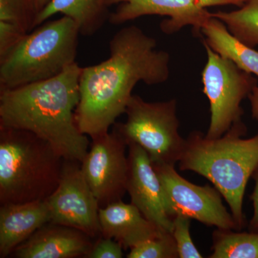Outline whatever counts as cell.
Wrapping results in <instances>:
<instances>
[{
    "label": "cell",
    "instance_id": "cell-1",
    "mask_svg": "<svg viewBox=\"0 0 258 258\" xmlns=\"http://www.w3.org/2000/svg\"><path fill=\"white\" fill-rule=\"evenodd\" d=\"M155 39L135 25L118 30L109 42L110 55L100 63L81 68L76 124L91 139L108 133L125 113L136 85L165 83L170 55L157 50Z\"/></svg>",
    "mask_w": 258,
    "mask_h": 258
},
{
    "label": "cell",
    "instance_id": "cell-7",
    "mask_svg": "<svg viewBox=\"0 0 258 258\" xmlns=\"http://www.w3.org/2000/svg\"><path fill=\"white\" fill-rule=\"evenodd\" d=\"M203 43L208 60L202 74V81L210 111V125L205 135L209 139H217L234 123L242 120L244 110L241 103L257 87V81L254 75Z\"/></svg>",
    "mask_w": 258,
    "mask_h": 258
},
{
    "label": "cell",
    "instance_id": "cell-2",
    "mask_svg": "<svg viewBox=\"0 0 258 258\" xmlns=\"http://www.w3.org/2000/svg\"><path fill=\"white\" fill-rule=\"evenodd\" d=\"M81 72L75 62L52 79L0 91V126L32 132L62 159L82 162L90 143L75 118Z\"/></svg>",
    "mask_w": 258,
    "mask_h": 258
},
{
    "label": "cell",
    "instance_id": "cell-13",
    "mask_svg": "<svg viewBox=\"0 0 258 258\" xmlns=\"http://www.w3.org/2000/svg\"><path fill=\"white\" fill-rule=\"evenodd\" d=\"M92 238L77 229L48 222L13 251L16 258L84 257L92 249Z\"/></svg>",
    "mask_w": 258,
    "mask_h": 258
},
{
    "label": "cell",
    "instance_id": "cell-12",
    "mask_svg": "<svg viewBox=\"0 0 258 258\" xmlns=\"http://www.w3.org/2000/svg\"><path fill=\"white\" fill-rule=\"evenodd\" d=\"M127 192L149 221L161 231L172 232L173 218L169 215L160 179L147 152L138 144L128 143Z\"/></svg>",
    "mask_w": 258,
    "mask_h": 258
},
{
    "label": "cell",
    "instance_id": "cell-24",
    "mask_svg": "<svg viewBox=\"0 0 258 258\" xmlns=\"http://www.w3.org/2000/svg\"><path fill=\"white\" fill-rule=\"evenodd\" d=\"M26 34L15 25L0 23V57L9 52Z\"/></svg>",
    "mask_w": 258,
    "mask_h": 258
},
{
    "label": "cell",
    "instance_id": "cell-22",
    "mask_svg": "<svg viewBox=\"0 0 258 258\" xmlns=\"http://www.w3.org/2000/svg\"><path fill=\"white\" fill-rule=\"evenodd\" d=\"M191 221L190 217L183 215H176L173 220L172 235L177 247L179 258L203 257L191 238Z\"/></svg>",
    "mask_w": 258,
    "mask_h": 258
},
{
    "label": "cell",
    "instance_id": "cell-27",
    "mask_svg": "<svg viewBox=\"0 0 258 258\" xmlns=\"http://www.w3.org/2000/svg\"><path fill=\"white\" fill-rule=\"evenodd\" d=\"M50 1L51 0H30V3H31L32 8H33L36 17L40 12L45 9V7L48 5Z\"/></svg>",
    "mask_w": 258,
    "mask_h": 258
},
{
    "label": "cell",
    "instance_id": "cell-21",
    "mask_svg": "<svg viewBox=\"0 0 258 258\" xmlns=\"http://www.w3.org/2000/svg\"><path fill=\"white\" fill-rule=\"evenodd\" d=\"M35 18L30 0H0V23L11 24L28 33L35 28Z\"/></svg>",
    "mask_w": 258,
    "mask_h": 258
},
{
    "label": "cell",
    "instance_id": "cell-15",
    "mask_svg": "<svg viewBox=\"0 0 258 258\" xmlns=\"http://www.w3.org/2000/svg\"><path fill=\"white\" fill-rule=\"evenodd\" d=\"M48 222L50 215L46 200L1 205L0 257H9L18 246Z\"/></svg>",
    "mask_w": 258,
    "mask_h": 258
},
{
    "label": "cell",
    "instance_id": "cell-11",
    "mask_svg": "<svg viewBox=\"0 0 258 258\" xmlns=\"http://www.w3.org/2000/svg\"><path fill=\"white\" fill-rule=\"evenodd\" d=\"M247 0H111L118 5L110 15L113 25H120L147 15L167 17L160 23L161 31L172 35L186 26L198 33L211 15L208 8L222 5L242 7Z\"/></svg>",
    "mask_w": 258,
    "mask_h": 258
},
{
    "label": "cell",
    "instance_id": "cell-23",
    "mask_svg": "<svg viewBox=\"0 0 258 258\" xmlns=\"http://www.w3.org/2000/svg\"><path fill=\"white\" fill-rule=\"evenodd\" d=\"M123 248L119 242L101 235L85 258H121L123 257Z\"/></svg>",
    "mask_w": 258,
    "mask_h": 258
},
{
    "label": "cell",
    "instance_id": "cell-14",
    "mask_svg": "<svg viewBox=\"0 0 258 258\" xmlns=\"http://www.w3.org/2000/svg\"><path fill=\"white\" fill-rule=\"evenodd\" d=\"M99 221L101 235L117 241L124 249H131L164 232L135 205L122 200L100 208Z\"/></svg>",
    "mask_w": 258,
    "mask_h": 258
},
{
    "label": "cell",
    "instance_id": "cell-4",
    "mask_svg": "<svg viewBox=\"0 0 258 258\" xmlns=\"http://www.w3.org/2000/svg\"><path fill=\"white\" fill-rule=\"evenodd\" d=\"M64 159L32 132L0 126V203L45 200L60 181Z\"/></svg>",
    "mask_w": 258,
    "mask_h": 258
},
{
    "label": "cell",
    "instance_id": "cell-5",
    "mask_svg": "<svg viewBox=\"0 0 258 258\" xmlns=\"http://www.w3.org/2000/svg\"><path fill=\"white\" fill-rule=\"evenodd\" d=\"M80 30L62 16L42 23L0 57V91L52 79L75 63Z\"/></svg>",
    "mask_w": 258,
    "mask_h": 258
},
{
    "label": "cell",
    "instance_id": "cell-16",
    "mask_svg": "<svg viewBox=\"0 0 258 258\" xmlns=\"http://www.w3.org/2000/svg\"><path fill=\"white\" fill-rule=\"evenodd\" d=\"M111 0H51L35 18L34 28L40 26L54 15L61 14L72 19L80 33L93 36L109 20Z\"/></svg>",
    "mask_w": 258,
    "mask_h": 258
},
{
    "label": "cell",
    "instance_id": "cell-9",
    "mask_svg": "<svg viewBox=\"0 0 258 258\" xmlns=\"http://www.w3.org/2000/svg\"><path fill=\"white\" fill-rule=\"evenodd\" d=\"M128 144L113 127L111 132L92 139L91 149L81 163V170L100 208L120 201L127 192Z\"/></svg>",
    "mask_w": 258,
    "mask_h": 258
},
{
    "label": "cell",
    "instance_id": "cell-26",
    "mask_svg": "<svg viewBox=\"0 0 258 258\" xmlns=\"http://www.w3.org/2000/svg\"><path fill=\"white\" fill-rule=\"evenodd\" d=\"M248 98L250 101L252 118L254 119L258 120V86L254 88Z\"/></svg>",
    "mask_w": 258,
    "mask_h": 258
},
{
    "label": "cell",
    "instance_id": "cell-17",
    "mask_svg": "<svg viewBox=\"0 0 258 258\" xmlns=\"http://www.w3.org/2000/svg\"><path fill=\"white\" fill-rule=\"evenodd\" d=\"M198 35L212 50L229 59L244 71L258 77V51L234 36L225 24L210 15Z\"/></svg>",
    "mask_w": 258,
    "mask_h": 258
},
{
    "label": "cell",
    "instance_id": "cell-10",
    "mask_svg": "<svg viewBox=\"0 0 258 258\" xmlns=\"http://www.w3.org/2000/svg\"><path fill=\"white\" fill-rule=\"evenodd\" d=\"M80 164L64 159L58 186L45 200L50 222L77 229L92 239H98L101 236L99 204Z\"/></svg>",
    "mask_w": 258,
    "mask_h": 258
},
{
    "label": "cell",
    "instance_id": "cell-20",
    "mask_svg": "<svg viewBox=\"0 0 258 258\" xmlns=\"http://www.w3.org/2000/svg\"><path fill=\"white\" fill-rule=\"evenodd\" d=\"M128 258H179L172 232H161L131 249Z\"/></svg>",
    "mask_w": 258,
    "mask_h": 258
},
{
    "label": "cell",
    "instance_id": "cell-3",
    "mask_svg": "<svg viewBox=\"0 0 258 258\" xmlns=\"http://www.w3.org/2000/svg\"><path fill=\"white\" fill-rule=\"evenodd\" d=\"M247 132L242 120L217 139L194 131L185 139L178 162L181 171L204 176L220 191L240 231L247 226L243 211L246 186L258 166V134L244 139Z\"/></svg>",
    "mask_w": 258,
    "mask_h": 258
},
{
    "label": "cell",
    "instance_id": "cell-6",
    "mask_svg": "<svg viewBox=\"0 0 258 258\" xmlns=\"http://www.w3.org/2000/svg\"><path fill=\"white\" fill-rule=\"evenodd\" d=\"M125 113V123L115 122L113 127L127 144H137L143 148L153 164L175 165L179 162L185 139L179 132L176 99L151 103L133 95Z\"/></svg>",
    "mask_w": 258,
    "mask_h": 258
},
{
    "label": "cell",
    "instance_id": "cell-25",
    "mask_svg": "<svg viewBox=\"0 0 258 258\" xmlns=\"http://www.w3.org/2000/svg\"><path fill=\"white\" fill-rule=\"evenodd\" d=\"M254 181L253 192L250 196L253 205V215L249 222L248 229L250 232H258V166L252 176Z\"/></svg>",
    "mask_w": 258,
    "mask_h": 258
},
{
    "label": "cell",
    "instance_id": "cell-18",
    "mask_svg": "<svg viewBox=\"0 0 258 258\" xmlns=\"http://www.w3.org/2000/svg\"><path fill=\"white\" fill-rule=\"evenodd\" d=\"M210 258H258V232L216 229Z\"/></svg>",
    "mask_w": 258,
    "mask_h": 258
},
{
    "label": "cell",
    "instance_id": "cell-8",
    "mask_svg": "<svg viewBox=\"0 0 258 258\" xmlns=\"http://www.w3.org/2000/svg\"><path fill=\"white\" fill-rule=\"evenodd\" d=\"M160 179L169 215H183L208 227L239 230L222 196L214 186H200L182 177L172 164H153Z\"/></svg>",
    "mask_w": 258,
    "mask_h": 258
},
{
    "label": "cell",
    "instance_id": "cell-19",
    "mask_svg": "<svg viewBox=\"0 0 258 258\" xmlns=\"http://www.w3.org/2000/svg\"><path fill=\"white\" fill-rule=\"evenodd\" d=\"M229 31L249 47L258 45V0H247L238 10L211 13Z\"/></svg>",
    "mask_w": 258,
    "mask_h": 258
}]
</instances>
